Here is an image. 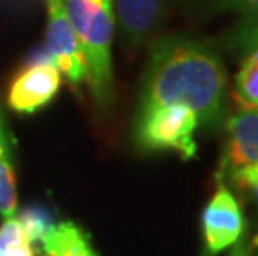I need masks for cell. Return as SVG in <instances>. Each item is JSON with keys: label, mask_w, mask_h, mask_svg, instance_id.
Masks as SVG:
<instances>
[{"label": "cell", "mask_w": 258, "mask_h": 256, "mask_svg": "<svg viewBox=\"0 0 258 256\" xmlns=\"http://www.w3.org/2000/svg\"><path fill=\"white\" fill-rule=\"evenodd\" d=\"M227 100V72L218 52L188 37L157 42L144 77L140 107L185 105L200 125L222 122Z\"/></svg>", "instance_id": "cell-1"}, {"label": "cell", "mask_w": 258, "mask_h": 256, "mask_svg": "<svg viewBox=\"0 0 258 256\" xmlns=\"http://www.w3.org/2000/svg\"><path fill=\"white\" fill-rule=\"evenodd\" d=\"M63 4L85 58V80L98 105L108 107L113 99V7L93 0H63Z\"/></svg>", "instance_id": "cell-2"}, {"label": "cell", "mask_w": 258, "mask_h": 256, "mask_svg": "<svg viewBox=\"0 0 258 256\" xmlns=\"http://www.w3.org/2000/svg\"><path fill=\"white\" fill-rule=\"evenodd\" d=\"M199 125L195 112L185 105L140 107L135 140L145 150H173L190 160L197 153L194 135Z\"/></svg>", "instance_id": "cell-3"}, {"label": "cell", "mask_w": 258, "mask_h": 256, "mask_svg": "<svg viewBox=\"0 0 258 256\" xmlns=\"http://www.w3.org/2000/svg\"><path fill=\"white\" fill-rule=\"evenodd\" d=\"M47 55L72 85L79 87L87 77L85 58L79 39L65 10L63 0H47Z\"/></svg>", "instance_id": "cell-4"}, {"label": "cell", "mask_w": 258, "mask_h": 256, "mask_svg": "<svg viewBox=\"0 0 258 256\" xmlns=\"http://www.w3.org/2000/svg\"><path fill=\"white\" fill-rule=\"evenodd\" d=\"M217 192L202 215L205 251L212 256L233 246L240 239L245 226L238 201L225 185L222 173H217Z\"/></svg>", "instance_id": "cell-5"}, {"label": "cell", "mask_w": 258, "mask_h": 256, "mask_svg": "<svg viewBox=\"0 0 258 256\" xmlns=\"http://www.w3.org/2000/svg\"><path fill=\"white\" fill-rule=\"evenodd\" d=\"M60 68L48 57L29 65L14 78L9 89L7 102L19 113H34L45 107L60 89Z\"/></svg>", "instance_id": "cell-6"}, {"label": "cell", "mask_w": 258, "mask_h": 256, "mask_svg": "<svg viewBox=\"0 0 258 256\" xmlns=\"http://www.w3.org/2000/svg\"><path fill=\"white\" fill-rule=\"evenodd\" d=\"M258 163V108H240L227 122L222 170L232 173Z\"/></svg>", "instance_id": "cell-7"}, {"label": "cell", "mask_w": 258, "mask_h": 256, "mask_svg": "<svg viewBox=\"0 0 258 256\" xmlns=\"http://www.w3.org/2000/svg\"><path fill=\"white\" fill-rule=\"evenodd\" d=\"M165 0H112L125 39L139 45L157 30L163 17Z\"/></svg>", "instance_id": "cell-8"}, {"label": "cell", "mask_w": 258, "mask_h": 256, "mask_svg": "<svg viewBox=\"0 0 258 256\" xmlns=\"http://www.w3.org/2000/svg\"><path fill=\"white\" fill-rule=\"evenodd\" d=\"M42 249L45 256H98L89 236L72 221L53 225L42 239Z\"/></svg>", "instance_id": "cell-9"}, {"label": "cell", "mask_w": 258, "mask_h": 256, "mask_svg": "<svg viewBox=\"0 0 258 256\" xmlns=\"http://www.w3.org/2000/svg\"><path fill=\"white\" fill-rule=\"evenodd\" d=\"M223 45L240 55H248L258 48V14L243 15L223 37Z\"/></svg>", "instance_id": "cell-10"}, {"label": "cell", "mask_w": 258, "mask_h": 256, "mask_svg": "<svg viewBox=\"0 0 258 256\" xmlns=\"http://www.w3.org/2000/svg\"><path fill=\"white\" fill-rule=\"evenodd\" d=\"M235 100L241 108H258V58L246 55L235 77Z\"/></svg>", "instance_id": "cell-11"}, {"label": "cell", "mask_w": 258, "mask_h": 256, "mask_svg": "<svg viewBox=\"0 0 258 256\" xmlns=\"http://www.w3.org/2000/svg\"><path fill=\"white\" fill-rule=\"evenodd\" d=\"M17 215V178L14 160H0V216L4 220Z\"/></svg>", "instance_id": "cell-12"}, {"label": "cell", "mask_w": 258, "mask_h": 256, "mask_svg": "<svg viewBox=\"0 0 258 256\" xmlns=\"http://www.w3.org/2000/svg\"><path fill=\"white\" fill-rule=\"evenodd\" d=\"M19 221L30 243L42 241L43 236L53 226L52 215L42 206H32V208L24 210L19 216Z\"/></svg>", "instance_id": "cell-13"}, {"label": "cell", "mask_w": 258, "mask_h": 256, "mask_svg": "<svg viewBox=\"0 0 258 256\" xmlns=\"http://www.w3.org/2000/svg\"><path fill=\"white\" fill-rule=\"evenodd\" d=\"M197 9L205 14L235 12L243 15L258 14V0H191Z\"/></svg>", "instance_id": "cell-14"}, {"label": "cell", "mask_w": 258, "mask_h": 256, "mask_svg": "<svg viewBox=\"0 0 258 256\" xmlns=\"http://www.w3.org/2000/svg\"><path fill=\"white\" fill-rule=\"evenodd\" d=\"M228 175L240 190H245V188L253 190L255 197L258 200V163L256 165H250V166L240 168V170H235L232 173H228Z\"/></svg>", "instance_id": "cell-15"}, {"label": "cell", "mask_w": 258, "mask_h": 256, "mask_svg": "<svg viewBox=\"0 0 258 256\" xmlns=\"http://www.w3.org/2000/svg\"><path fill=\"white\" fill-rule=\"evenodd\" d=\"M12 137L5 125L2 112H0V160H14L12 158Z\"/></svg>", "instance_id": "cell-16"}, {"label": "cell", "mask_w": 258, "mask_h": 256, "mask_svg": "<svg viewBox=\"0 0 258 256\" xmlns=\"http://www.w3.org/2000/svg\"><path fill=\"white\" fill-rule=\"evenodd\" d=\"M0 256H34V248H32V243H20V244H14L4 251H0Z\"/></svg>", "instance_id": "cell-17"}, {"label": "cell", "mask_w": 258, "mask_h": 256, "mask_svg": "<svg viewBox=\"0 0 258 256\" xmlns=\"http://www.w3.org/2000/svg\"><path fill=\"white\" fill-rule=\"evenodd\" d=\"M230 256H250V253H248V249H246L243 241H237L235 243V248L232 249V253H230Z\"/></svg>", "instance_id": "cell-18"}, {"label": "cell", "mask_w": 258, "mask_h": 256, "mask_svg": "<svg viewBox=\"0 0 258 256\" xmlns=\"http://www.w3.org/2000/svg\"><path fill=\"white\" fill-rule=\"evenodd\" d=\"M93 2H97V4H100V5H105V7H113V4H112V0H93Z\"/></svg>", "instance_id": "cell-19"}, {"label": "cell", "mask_w": 258, "mask_h": 256, "mask_svg": "<svg viewBox=\"0 0 258 256\" xmlns=\"http://www.w3.org/2000/svg\"><path fill=\"white\" fill-rule=\"evenodd\" d=\"M253 246H256V248H258V236L255 238V241H253Z\"/></svg>", "instance_id": "cell-20"}]
</instances>
